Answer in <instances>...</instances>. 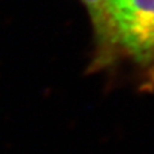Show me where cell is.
<instances>
[{
    "mask_svg": "<svg viewBox=\"0 0 154 154\" xmlns=\"http://www.w3.org/2000/svg\"><path fill=\"white\" fill-rule=\"evenodd\" d=\"M95 68L128 63L154 81V0H107L91 21Z\"/></svg>",
    "mask_w": 154,
    "mask_h": 154,
    "instance_id": "obj_1",
    "label": "cell"
},
{
    "mask_svg": "<svg viewBox=\"0 0 154 154\" xmlns=\"http://www.w3.org/2000/svg\"><path fill=\"white\" fill-rule=\"evenodd\" d=\"M84 4V7L88 11V14L90 17V21H93L98 17V14L102 11V8L104 5V3L107 0H81Z\"/></svg>",
    "mask_w": 154,
    "mask_h": 154,
    "instance_id": "obj_2",
    "label": "cell"
}]
</instances>
